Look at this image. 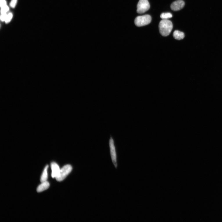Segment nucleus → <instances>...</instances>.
<instances>
[{
	"mask_svg": "<svg viewBox=\"0 0 222 222\" xmlns=\"http://www.w3.org/2000/svg\"><path fill=\"white\" fill-rule=\"evenodd\" d=\"M159 29L160 34L164 37L169 36L173 28L172 22L168 19H162L159 24Z\"/></svg>",
	"mask_w": 222,
	"mask_h": 222,
	"instance_id": "1",
	"label": "nucleus"
},
{
	"mask_svg": "<svg viewBox=\"0 0 222 222\" xmlns=\"http://www.w3.org/2000/svg\"><path fill=\"white\" fill-rule=\"evenodd\" d=\"M72 170V166L69 165L64 166L60 170L59 174L55 178L58 181H61L65 179L68 175L70 173Z\"/></svg>",
	"mask_w": 222,
	"mask_h": 222,
	"instance_id": "2",
	"label": "nucleus"
},
{
	"mask_svg": "<svg viewBox=\"0 0 222 222\" xmlns=\"http://www.w3.org/2000/svg\"><path fill=\"white\" fill-rule=\"evenodd\" d=\"M151 21V18L149 15L138 16L135 20L134 23L137 27H142L149 24Z\"/></svg>",
	"mask_w": 222,
	"mask_h": 222,
	"instance_id": "3",
	"label": "nucleus"
},
{
	"mask_svg": "<svg viewBox=\"0 0 222 222\" xmlns=\"http://www.w3.org/2000/svg\"><path fill=\"white\" fill-rule=\"evenodd\" d=\"M137 12L141 14L145 13L150 8V5L148 0H139L137 5Z\"/></svg>",
	"mask_w": 222,
	"mask_h": 222,
	"instance_id": "4",
	"label": "nucleus"
},
{
	"mask_svg": "<svg viewBox=\"0 0 222 222\" xmlns=\"http://www.w3.org/2000/svg\"><path fill=\"white\" fill-rule=\"evenodd\" d=\"M109 145L110 149V152L112 160L115 167L117 166L116 155L115 147L112 138L111 137L110 140Z\"/></svg>",
	"mask_w": 222,
	"mask_h": 222,
	"instance_id": "5",
	"label": "nucleus"
},
{
	"mask_svg": "<svg viewBox=\"0 0 222 222\" xmlns=\"http://www.w3.org/2000/svg\"><path fill=\"white\" fill-rule=\"evenodd\" d=\"M185 5L184 1L182 0H178L171 4V8L173 11H179L184 8Z\"/></svg>",
	"mask_w": 222,
	"mask_h": 222,
	"instance_id": "6",
	"label": "nucleus"
},
{
	"mask_svg": "<svg viewBox=\"0 0 222 222\" xmlns=\"http://www.w3.org/2000/svg\"><path fill=\"white\" fill-rule=\"evenodd\" d=\"M52 170L51 176L53 178H55L60 171V167L56 163L52 162L51 164Z\"/></svg>",
	"mask_w": 222,
	"mask_h": 222,
	"instance_id": "7",
	"label": "nucleus"
},
{
	"mask_svg": "<svg viewBox=\"0 0 222 222\" xmlns=\"http://www.w3.org/2000/svg\"><path fill=\"white\" fill-rule=\"evenodd\" d=\"M49 186L50 184L48 181L43 182L38 187L37 191L38 192H43L48 189Z\"/></svg>",
	"mask_w": 222,
	"mask_h": 222,
	"instance_id": "8",
	"label": "nucleus"
},
{
	"mask_svg": "<svg viewBox=\"0 0 222 222\" xmlns=\"http://www.w3.org/2000/svg\"><path fill=\"white\" fill-rule=\"evenodd\" d=\"M173 36L175 39L179 40L184 39L185 35L183 32L178 30H176L174 33Z\"/></svg>",
	"mask_w": 222,
	"mask_h": 222,
	"instance_id": "9",
	"label": "nucleus"
},
{
	"mask_svg": "<svg viewBox=\"0 0 222 222\" xmlns=\"http://www.w3.org/2000/svg\"><path fill=\"white\" fill-rule=\"evenodd\" d=\"M48 167V165H47L44 169L41 177L40 181L41 183L47 181L48 179L47 170Z\"/></svg>",
	"mask_w": 222,
	"mask_h": 222,
	"instance_id": "10",
	"label": "nucleus"
},
{
	"mask_svg": "<svg viewBox=\"0 0 222 222\" xmlns=\"http://www.w3.org/2000/svg\"><path fill=\"white\" fill-rule=\"evenodd\" d=\"M160 18L163 19H167L172 17V15L170 13H162L160 16Z\"/></svg>",
	"mask_w": 222,
	"mask_h": 222,
	"instance_id": "11",
	"label": "nucleus"
},
{
	"mask_svg": "<svg viewBox=\"0 0 222 222\" xmlns=\"http://www.w3.org/2000/svg\"><path fill=\"white\" fill-rule=\"evenodd\" d=\"M13 17V14L11 13H10L8 14L5 22L6 24H8L11 21Z\"/></svg>",
	"mask_w": 222,
	"mask_h": 222,
	"instance_id": "12",
	"label": "nucleus"
},
{
	"mask_svg": "<svg viewBox=\"0 0 222 222\" xmlns=\"http://www.w3.org/2000/svg\"><path fill=\"white\" fill-rule=\"evenodd\" d=\"M1 14L6 13L9 10V8L7 6L1 8Z\"/></svg>",
	"mask_w": 222,
	"mask_h": 222,
	"instance_id": "13",
	"label": "nucleus"
},
{
	"mask_svg": "<svg viewBox=\"0 0 222 222\" xmlns=\"http://www.w3.org/2000/svg\"><path fill=\"white\" fill-rule=\"evenodd\" d=\"M17 0H12L10 3V6L12 8L15 7L17 4Z\"/></svg>",
	"mask_w": 222,
	"mask_h": 222,
	"instance_id": "14",
	"label": "nucleus"
},
{
	"mask_svg": "<svg viewBox=\"0 0 222 222\" xmlns=\"http://www.w3.org/2000/svg\"><path fill=\"white\" fill-rule=\"evenodd\" d=\"M7 15V13L1 14V20L2 21H5V20H6Z\"/></svg>",
	"mask_w": 222,
	"mask_h": 222,
	"instance_id": "15",
	"label": "nucleus"
},
{
	"mask_svg": "<svg viewBox=\"0 0 222 222\" xmlns=\"http://www.w3.org/2000/svg\"><path fill=\"white\" fill-rule=\"evenodd\" d=\"M7 6V3L6 0H1V7L2 8Z\"/></svg>",
	"mask_w": 222,
	"mask_h": 222,
	"instance_id": "16",
	"label": "nucleus"
}]
</instances>
